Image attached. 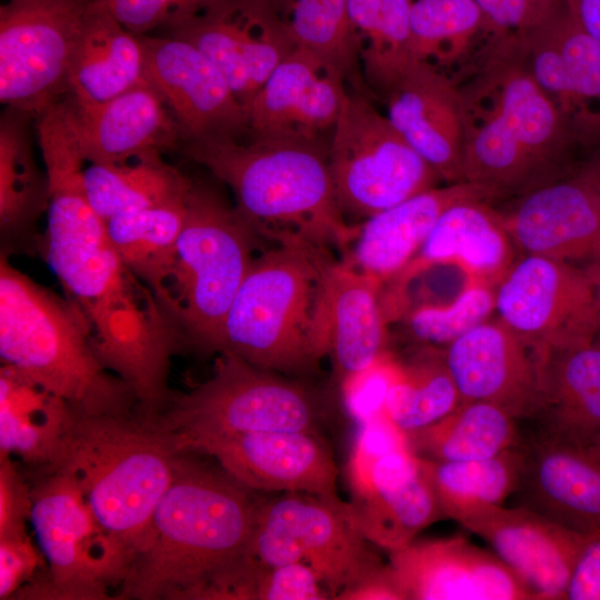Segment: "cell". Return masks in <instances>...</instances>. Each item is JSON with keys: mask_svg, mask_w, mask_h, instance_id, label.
<instances>
[{"mask_svg": "<svg viewBox=\"0 0 600 600\" xmlns=\"http://www.w3.org/2000/svg\"><path fill=\"white\" fill-rule=\"evenodd\" d=\"M40 149L49 201L36 247L86 319L102 363L133 391L138 413L153 418L173 394L169 374L173 354L183 349L181 337L153 292L123 263L91 207L86 160L73 134L51 131Z\"/></svg>", "mask_w": 600, "mask_h": 600, "instance_id": "1", "label": "cell"}, {"mask_svg": "<svg viewBox=\"0 0 600 600\" xmlns=\"http://www.w3.org/2000/svg\"><path fill=\"white\" fill-rule=\"evenodd\" d=\"M261 499L218 463L182 452L156 509L151 541L133 560L116 599L189 600L246 554Z\"/></svg>", "mask_w": 600, "mask_h": 600, "instance_id": "2", "label": "cell"}, {"mask_svg": "<svg viewBox=\"0 0 600 600\" xmlns=\"http://www.w3.org/2000/svg\"><path fill=\"white\" fill-rule=\"evenodd\" d=\"M180 149L231 190L237 211L260 238L343 251L356 240L358 226L344 220L319 142L210 139Z\"/></svg>", "mask_w": 600, "mask_h": 600, "instance_id": "3", "label": "cell"}, {"mask_svg": "<svg viewBox=\"0 0 600 600\" xmlns=\"http://www.w3.org/2000/svg\"><path fill=\"white\" fill-rule=\"evenodd\" d=\"M182 452L151 421L134 414L72 409L52 463L77 481L100 523L133 560L149 546L156 509Z\"/></svg>", "mask_w": 600, "mask_h": 600, "instance_id": "4", "label": "cell"}, {"mask_svg": "<svg viewBox=\"0 0 600 600\" xmlns=\"http://www.w3.org/2000/svg\"><path fill=\"white\" fill-rule=\"evenodd\" d=\"M0 357L80 412L131 417L130 387L100 360L76 306L0 257Z\"/></svg>", "mask_w": 600, "mask_h": 600, "instance_id": "5", "label": "cell"}, {"mask_svg": "<svg viewBox=\"0 0 600 600\" xmlns=\"http://www.w3.org/2000/svg\"><path fill=\"white\" fill-rule=\"evenodd\" d=\"M257 256L226 318L220 353L286 374L316 371V323L327 249L284 239ZM219 353V354H220Z\"/></svg>", "mask_w": 600, "mask_h": 600, "instance_id": "6", "label": "cell"}, {"mask_svg": "<svg viewBox=\"0 0 600 600\" xmlns=\"http://www.w3.org/2000/svg\"><path fill=\"white\" fill-rule=\"evenodd\" d=\"M260 239L216 188L192 181L176 259L160 300L183 349L221 352L227 314Z\"/></svg>", "mask_w": 600, "mask_h": 600, "instance_id": "7", "label": "cell"}, {"mask_svg": "<svg viewBox=\"0 0 600 600\" xmlns=\"http://www.w3.org/2000/svg\"><path fill=\"white\" fill-rule=\"evenodd\" d=\"M314 394L297 381L229 353L218 354L212 376L187 392H173L150 420L180 452L239 433L317 431Z\"/></svg>", "mask_w": 600, "mask_h": 600, "instance_id": "8", "label": "cell"}, {"mask_svg": "<svg viewBox=\"0 0 600 600\" xmlns=\"http://www.w3.org/2000/svg\"><path fill=\"white\" fill-rule=\"evenodd\" d=\"M42 469L31 487L30 522L48 568L13 599H111L109 587L121 586L132 558L100 523L71 474Z\"/></svg>", "mask_w": 600, "mask_h": 600, "instance_id": "9", "label": "cell"}, {"mask_svg": "<svg viewBox=\"0 0 600 600\" xmlns=\"http://www.w3.org/2000/svg\"><path fill=\"white\" fill-rule=\"evenodd\" d=\"M328 158L343 216L369 218L441 180L359 90L344 96Z\"/></svg>", "mask_w": 600, "mask_h": 600, "instance_id": "10", "label": "cell"}, {"mask_svg": "<svg viewBox=\"0 0 600 600\" xmlns=\"http://www.w3.org/2000/svg\"><path fill=\"white\" fill-rule=\"evenodd\" d=\"M344 504L306 492L261 499L246 553L266 566L309 564L336 599L381 562L350 521Z\"/></svg>", "mask_w": 600, "mask_h": 600, "instance_id": "11", "label": "cell"}, {"mask_svg": "<svg viewBox=\"0 0 600 600\" xmlns=\"http://www.w3.org/2000/svg\"><path fill=\"white\" fill-rule=\"evenodd\" d=\"M497 283L498 319L538 354L592 343L600 332V282L583 267L526 254Z\"/></svg>", "mask_w": 600, "mask_h": 600, "instance_id": "12", "label": "cell"}, {"mask_svg": "<svg viewBox=\"0 0 600 600\" xmlns=\"http://www.w3.org/2000/svg\"><path fill=\"white\" fill-rule=\"evenodd\" d=\"M91 0L0 7V101L33 118L68 93L70 60Z\"/></svg>", "mask_w": 600, "mask_h": 600, "instance_id": "13", "label": "cell"}, {"mask_svg": "<svg viewBox=\"0 0 600 600\" xmlns=\"http://www.w3.org/2000/svg\"><path fill=\"white\" fill-rule=\"evenodd\" d=\"M194 46L246 108L297 46L271 0H221L167 30Z\"/></svg>", "mask_w": 600, "mask_h": 600, "instance_id": "14", "label": "cell"}, {"mask_svg": "<svg viewBox=\"0 0 600 600\" xmlns=\"http://www.w3.org/2000/svg\"><path fill=\"white\" fill-rule=\"evenodd\" d=\"M146 81L179 126L182 143L236 139L249 133L246 108L217 67L191 43L140 34ZM181 143V144H182ZM181 147V146H180Z\"/></svg>", "mask_w": 600, "mask_h": 600, "instance_id": "15", "label": "cell"}, {"mask_svg": "<svg viewBox=\"0 0 600 600\" xmlns=\"http://www.w3.org/2000/svg\"><path fill=\"white\" fill-rule=\"evenodd\" d=\"M404 600H531L530 587L497 554L461 536L389 552Z\"/></svg>", "mask_w": 600, "mask_h": 600, "instance_id": "16", "label": "cell"}, {"mask_svg": "<svg viewBox=\"0 0 600 600\" xmlns=\"http://www.w3.org/2000/svg\"><path fill=\"white\" fill-rule=\"evenodd\" d=\"M192 453L212 458L254 491L306 492L341 500L333 457L317 431L239 433L204 442Z\"/></svg>", "mask_w": 600, "mask_h": 600, "instance_id": "17", "label": "cell"}, {"mask_svg": "<svg viewBox=\"0 0 600 600\" xmlns=\"http://www.w3.org/2000/svg\"><path fill=\"white\" fill-rule=\"evenodd\" d=\"M521 40L532 77L574 140L600 138V48L564 3Z\"/></svg>", "mask_w": 600, "mask_h": 600, "instance_id": "18", "label": "cell"}, {"mask_svg": "<svg viewBox=\"0 0 600 600\" xmlns=\"http://www.w3.org/2000/svg\"><path fill=\"white\" fill-rule=\"evenodd\" d=\"M486 540L534 592L536 599L564 600L587 533L566 528L528 508H476L456 520Z\"/></svg>", "mask_w": 600, "mask_h": 600, "instance_id": "19", "label": "cell"}, {"mask_svg": "<svg viewBox=\"0 0 600 600\" xmlns=\"http://www.w3.org/2000/svg\"><path fill=\"white\" fill-rule=\"evenodd\" d=\"M443 358L462 402L492 403L516 419L534 417L539 356L500 319H488L449 343Z\"/></svg>", "mask_w": 600, "mask_h": 600, "instance_id": "20", "label": "cell"}, {"mask_svg": "<svg viewBox=\"0 0 600 600\" xmlns=\"http://www.w3.org/2000/svg\"><path fill=\"white\" fill-rule=\"evenodd\" d=\"M346 80L313 52L297 47L264 81L247 108L252 139L319 142L333 129Z\"/></svg>", "mask_w": 600, "mask_h": 600, "instance_id": "21", "label": "cell"}, {"mask_svg": "<svg viewBox=\"0 0 600 600\" xmlns=\"http://www.w3.org/2000/svg\"><path fill=\"white\" fill-rule=\"evenodd\" d=\"M501 214L517 249L526 254L600 266V209L581 173L526 191Z\"/></svg>", "mask_w": 600, "mask_h": 600, "instance_id": "22", "label": "cell"}, {"mask_svg": "<svg viewBox=\"0 0 600 600\" xmlns=\"http://www.w3.org/2000/svg\"><path fill=\"white\" fill-rule=\"evenodd\" d=\"M381 283L347 261L331 260L323 273L316 323V352L329 356L342 386L387 353V314Z\"/></svg>", "mask_w": 600, "mask_h": 600, "instance_id": "23", "label": "cell"}, {"mask_svg": "<svg viewBox=\"0 0 600 600\" xmlns=\"http://www.w3.org/2000/svg\"><path fill=\"white\" fill-rule=\"evenodd\" d=\"M387 117L447 183L462 182L463 113L459 86L416 62L384 94Z\"/></svg>", "mask_w": 600, "mask_h": 600, "instance_id": "24", "label": "cell"}, {"mask_svg": "<svg viewBox=\"0 0 600 600\" xmlns=\"http://www.w3.org/2000/svg\"><path fill=\"white\" fill-rule=\"evenodd\" d=\"M63 101L86 162H123L182 143L178 123L147 81L93 106Z\"/></svg>", "mask_w": 600, "mask_h": 600, "instance_id": "25", "label": "cell"}, {"mask_svg": "<svg viewBox=\"0 0 600 600\" xmlns=\"http://www.w3.org/2000/svg\"><path fill=\"white\" fill-rule=\"evenodd\" d=\"M494 193L462 181L417 193L358 226L346 260L380 283L397 277L412 261L443 211L460 200H491Z\"/></svg>", "mask_w": 600, "mask_h": 600, "instance_id": "26", "label": "cell"}, {"mask_svg": "<svg viewBox=\"0 0 600 600\" xmlns=\"http://www.w3.org/2000/svg\"><path fill=\"white\" fill-rule=\"evenodd\" d=\"M528 508L571 530L600 529V460L587 448L542 437L520 483Z\"/></svg>", "mask_w": 600, "mask_h": 600, "instance_id": "27", "label": "cell"}, {"mask_svg": "<svg viewBox=\"0 0 600 600\" xmlns=\"http://www.w3.org/2000/svg\"><path fill=\"white\" fill-rule=\"evenodd\" d=\"M516 250L501 212L488 200L464 199L443 211L401 273L406 279L430 266L456 264L470 280L490 284L513 264Z\"/></svg>", "mask_w": 600, "mask_h": 600, "instance_id": "28", "label": "cell"}, {"mask_svg": "<svg viewBox=\"0 0 600 600\" xmlns=\"http://www.w3.org/2000/svg\"><path fill=\"white\" fill-rule=\"evenodd\" d=\"M539 356L534 414L543 437L587 448L600 433V347L592 343Z\"/></svg>", "mask_w": 600, "mask_h": 600, "instance_id": "29", "label": "cell"}, {"mask_svg": "<svg viewBox=\"0 0 600 600\" xmlns=\"http://www.w3.org/2000/svg\"><path fill=\"white\" fill-rule=\"evenodd\" d=\"M146 81L140 34L110 13L90 7L74 44L68 99L79 106L106 102Z\"/></svg>", "mask_w": 600, "mask_h": 600, "instance_id": "30", "label": "cell"}, {"mask_svg": "<svg viewBox=\"0 0 600 600\" xmlns=\"http://www.w3.org/2000/svg\"><path fill=\"white\" fill-rule=\"evenodd\" d=\"M72 408L12 366L0 368V454L40 468L50 466Z\"/></svg>", "mask_w": 600, "mask_h": 600, "instance_id": "31", "label": "cell"}, {"mask_svg": "<svg viewBox=\"0 0 600 600\" xmlns=\"http://www.w3.org/2000/svg\"><path fill=\"white\" fill-rule=\"evenodd\" d=\"M33 117L6 108L0 119V232L2 252L34 243L36 223L49 201V181L30 138Z\"/></svg>", "mask_w": 600, "mask_h": 600, "instance_id": "32", "label": "cell"}, {"mask_svg": "<svg viewBox=\"0 0 600 600\" xmlns=\"http://www.w3.org/2000/svg\"><path fill=\"white\" fill-rule=\"evenodd\" d=\"M516 420L496 404L467 401L438 421L406 436L410 450L421 459L480 460L519 447Z\"/></svg>", "mask_w": 600, "mask_h": 600, "instance_id": "33", "label": "cell"}, {"mask_svg": "<svg viewBox=\"0 0 600 600\" xmlns=\"http://www.w3.org/2000/svg\"><path fill=\"white\" fill-rule=\"evenodd\" d=\"M84 187L96 213L108 221L133 210L188 198L192 179L151 153L116 163H89Z\"/></svg>", "mask_w": 600, "mask_h": 600, "instance_id": "34", "label": "cell"}, {"mask_svg": "<svg viewBox=\"0 0 600 600\" xmlns=\"http://www.w3.org/2000/svg\"><path fill=\"white\" fill-rule=\"evenodd\" d=\"M187 200L123 212L106 221L121 260L159 304L176 259Z\"/></svg>", "mask_w": 600, "mask_h": 600, "instance_id": "35", "label": "cell"}, {"mask_svg": "<svg viewBox=\"0 0 600 600\" xmlns=\"http://www.w3.org/2000/svg\"><path fill=\"white\" fill-rule=\"evenodd\" d=\"M344 508L358 532L388 552L406 547L420 531L443 517L422 464L420 473L411 480L353 497Z\"/></svg>", "mask_w": 600, "mask_h": 600, "instance_id": "36", "label": "cell"}, {"mask_svg": "<svg viewBox=\"0 0 600 600\" xmlns=\"http://www.w3.org/2000/svg\"><path fill=\"white\" fill-rule=\"evenodd\" d=\"M526 458L516 447L480 460H420L443 517L457 520L476 508L502 504L520 488Z\"/></svg>", "mask_w": 600, "mask_h": 600, "instance_id": "37", "label": "cell"}, {"mask_svg": "<svg viewBox=\"0 0 600 600\" xmlns=\"http://www.w3.org/2000/svg\"><path fill=\"white\" fill-rule=\"evenodd\" d=\"M297 47L304 48L361 91L360 41L347 0H271Z\"/></svg>", "mask_w": 600, "mask_h": 600, "instance_id": "38", "label": "cell"}, {"mask_svg": "<svg viewBox=\"0 0 600 600\" xmlns=\"http://www.w3.org/2000/svg\"><path fill=\"white\" fill-rule=\"evenodd\" d=\"M461 402L443 353L431 350L409 363L398 364L384 413L408 434L443 418Z\"/></svg>", "mask_w": 600, "mask_h": 600, "instance_id": "39", "label": "cell"}, {"mask_svg": "<svg viewBox=\"0 0 600 600\" xmlns=\"http://www.w3.org/2000/svg\"><path fill=\"white\" fill-rule=\"evenodd\" d=\"M410 29L416 60L440 70L461 60L479 32L487 30L474 0H416Z\"/></svg>", "mask_w": 600, "mask_h": 600, "instance_id": "40", "label": "cell"}, {"mask_svg": "<svg viewBox=\"0 0 600 600\" xmlns=\"http://www.w3.org/2000/svg\"><path fill=\"white\" fill-rule=\"evenodd\" d=\"M412 2L383 0L379 27L360 49L364 78L381 97L418 62L411 47Z\"/></svg>", "mask_w": 600, "mask_h": 600, "instance_id": "41", "label": "cell"}, {"mask_svg": "<svg viewBox=\"0 0 600 600\" xmlns=\"http://www.w3.org/2000/svg\"><path fill=\"white\" fill-rule=\"evenodd\" d=\"M496 311V296L489 283L470 280L447 303H424L408 317L410 333L428 344H446L457 340Z\"/></svg>", "mask_w": 600, "mask_h": 600, "instance_id": "42", "label": "cell"}, {"mask_svg": "<svg viewBox=\"0 0 600 600\" xmlns=\"http://www.w3.org/2000/svg\"><path fill=\"white\" fill-rule=\"evenodd\" d=\"M221 0H91L90 7L113 16L137 34L169 30Z\"/></svg>", "mask_w": 600, "mask_h": 600, "instance_id": "43", "label": "cell"}, {"mask_svg": "<svg viewBox=\"0 0 600 600\" xmlns=\"http://www.w3.org/2000/svg\"><path fill=\"white\" fill-rule=\"evenodd\" d=\"M331 594L321 577L307 563H261L256 600H324ZM332 599V598H331Z\"/></svg>", "mask_w": 600, "mask_h": 600, "instance_id": "44", "label": "cell"}, {"mask_svg": "<svg viewBox=\"0 0 600 600\" xmlns=\"http://www.w3.org/2000/svg\"><path fill=\"white\" fill-rule=\"evenodd\" d=\"M493 37H520L550 19L563 0H474Z\"/></svg>", "mask_w": 600, "mask_h": 600, "instance_id": "45", "label": "cell"}, {"mask_svg": "<svg viewBox=\"0 0 600 600\" xmlns=\"http://www.w3.org/2000/svg\"><path fill=\"white\" fill-rule=\"evenodd\" d=\"M399 362L388 352L340 386L347 411L359 424L384 412L388 390Z\"/></svg>", "mask_w": 600, "mask_h": 600, "instance_id": "46", "label": "cell"}, {"mask_svg": "<svg viewBox=\"0 0 600 600\" xmlns=\"http://www.w3.org/2000/svg\"><path fill=\"white\" fill-rule=\"evenodd\" d=\"M44 557L26 532L0 536V600L16 592L40 572Z\"/></svg>", "mask_w": 600, "mask_h": 600, "instance_id": "47", "label": "cell"}, {"mask_svg": "<svg viewBox=\"0 0 600 600\" xmlns=\"http://www.w3.org/2000/svg\"><path fill=\"white\" fill-rule=\"evenodd\" d=\"M31 508V487L12 457L0 454V536L26 532Z\"/></svg>", "mask_w": 600, "mask_h": 600, "instance_id": "48", "label": "cell"}, {"mask_svg": "<svg viewBox=\"0 0 600 600\" xmlns=\"http://www.w3.org/2000/svg\"><path fill=\"white\" fill-rule=\"evenodd\" d=\"M564 600H600V529L586 534Z\"/></svg>", "mask_w": 600, "mask_h": 600, "instance_id": "49", "label": "cell"}, {"mask_svg": "<svg viewBox=\"0 0 600 600\" xmlns=\"http://www.w3.org/2000/svg\"><path fill=\"white\" fill-rule=\"evenodd\" d=\"M339 600H404L390 563L373 566L342 589Z\"/></svg>", "mask_w": 600, "mask_h": 600, "instance_id": "50", "label": "cell"}, {"mask_svg": "<svg viewBox=\"0 0 600 600\" xmlns=\"http://www.w3.org/2000/svg\"><path fill=\"white\" fill-rule=\"evenodd\" d=\"M347 2L350 21L361 49L379 27L383 0H347Z\"/></svg>", "mask_w": 600, "mask_h": 600, "instance_id": "51", "label": "cell"}, {"mask_svg": "<svg viewBox=\"0 0 600 600\" xmlns=\"http://www.w3.org/2000/svg\"><path fill=\"white\" fill-rule=\"evenodd\" d=\"M573 21L600 48V0H563Z\"/></svg>", "mask_w": 600, "mask_h": 600, "instance_id": "52", "label": "cell"}, {"mask_svg": "<svg viewBox=\"0 0 600 600\" xmlns=\"http://www.w3.org/2000/svg\"><path fill=\"white\" fill-rule=\"evenodd\" d=\"M581 174L591 187L600 209V159L587 167Z\"/></svg>", "mask_w": 600, "mask_h": 600, "instance_id": "53", "label": "cell"}, {"mask_svg": "<svg viewBox=\"0 0 600 600\" xmlns=\"http://www.w3.org/2000/svg\"><path fill=\"white\" fill-rule=\"evenodd\" d=\"M588 451L600 460V433L587 447Z\"/></svg>", "mask_w": 600, "mask_h": 600, "instance_id": "54", "label": "cell"}, {"mask_svg": "<svg viewBox=\"0 0 600 600\" xmlns=\"http://www.w3.org/2000/svg\"><path fill=\"white\" fill-rule=\"evenodd\" d=\"M600 282V266L586 268Z\"/></svg>", "mask_w": 600, "mask_h": 600, "instance_id": "55", "label": "cell"}, {"mask_svg": "<svg viewBox=\"0 0 600 600\" xmlns=\"http://www.w3.org/2000/svg\"><path fill=\"white\" fill-rule=\"evenodd\" d=\"M593 343L600 347V332L597 334L596 339L593 340Z\"/></svg>", "mask_w": 600, "mask_h": 600, "instance_id": "56", "label": "cell"}]
</instances>
